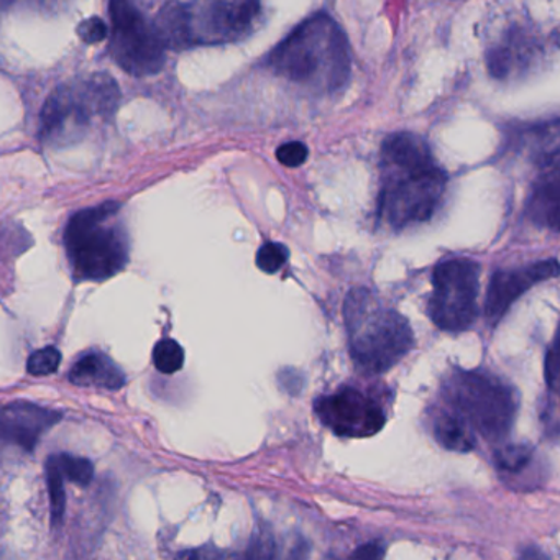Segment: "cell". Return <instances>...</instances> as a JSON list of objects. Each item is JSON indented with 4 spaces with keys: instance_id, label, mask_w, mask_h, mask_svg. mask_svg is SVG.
Listing matches in <instances>:
<instances>
[{
    "instance_id": "6da1fadb",
    "label": "cell",
    "mask_w": 560,
    "mask_h": 560,
    "mask_svg": "<svg viewBox=\"0 0 560 560\" xmlns=\"http://www.w3.org/2000/svg\"><path fill=\"white\" fill-rule=\"evenodd\" d=\"M343 319L350 355L362 372H388L415 346L408 319L383 306L369 290L350 291L343 304Z\"/></svg>"
},
{
    "instance_id": "7a4b0ae2",
    "label": "cell",
    "mask_w": 560,
    "mask_h": 560,
    "mask_svg": "<svg viewBox=\"0 0 560 560\" xmlns=\"http://www.w3.org/2000/svg\"><path fill=\"white\" fill-rule=\"evenodd\" d=\"M119 209L117 202H106L71 218L65 244L74 280H107L126 267L129 238L117 221Z\"/></svg>"
},
{
    "instance_id": "3957f363",
    "label": "cell",
    "mask_w": 560,
    "mask_h": 560,
    "mask_svg": "<svg viewBox=\"0 0 560 560\" xmlns=\"http://www.w3.org/2000/svg\"><path fill=\"white\" fill-rule=\"evenodd\" d=\"M271 67L291 81H311L326 70L327 84L339 88L349 78V47L327 15L310 19L271 55Z\"/></svg>"
},
{
    "instance_id": "277c9868",
    "label": "cell",
    "mask_w": 560,
    "mask_h": 560,
    "mask_svg": "<svg viewBox=\"0 0 560 560\" xmlns=\"http://www.w3.org/2000/svg\"><path fill=\"white\" fill-rule=\"evenodd\" d=\"M444 398L454 415L488 441L506 438L516 419V393L488 373L457 370L445 382Z\"/></svg>"
},
{
    "instance_id": "5b68a950",
    "label": "cell",
    "mask_w": 560,
    "mask_h": 560,
    "mask_svg": "<svg viewBox=\"0 0 560 560\" xmlns=\"http://www.w3.org/2000/svg\"><path fill=\"white\" fill-rule=\"evenodd\" d=\"M119 90L106 74L58 88L42 113V139L54 145L73 142L86 132L96 117L116 110Z\"/></svg>"
},
{
    "instance_id": "8992f818",
    "label": "cell",
    "mask_w": 560,
    "mask_h": 560,
    "mask_svg": "<svg viewBox=\"0 0 560 560\" xmlns=\"http://www.w3.org/2000/svg\"><path fill=\"white\" fill-rule=\"evenodd\" d=\"M480 265L468 258H452L435 267L428 313L445 332H462L478 316Z\"/></svg>"
},
{
    "instance_id": "52a82bcc",
    "label": "cell",
    "mask_w": 560,
    "mask_h": 560,
    "mask_svg": "<svg viewBox=\"0 0 560 560\" xmlns=\"http://www.w3.org/2000/svg\"><path fill=\"white\" fill-rule=\"evenodd\" d=\"M110 55L132 77H152L165 65V51L153 25L142 18L132 0H110Z\"/></svg>"
},
{
    "instance_id": "ba28073f",
    "label": "cell",
    "mask_w": 560,
    "mask_h": 560,
    "mask_svg": "<svg viewBox=\"0 0 560 560\" xmlns=\"http://www.w3.org/2000/svg\"><path fill=\"white\" fill-rule=\"evenodd\" d=\"M444 189L445 175L435 165L405 172L386 186L380 212L396 229L429 221L441 202Z\"/></svg>"
},
{
    "instance_id": "9c48e42d",
    "label": "cell",
    "mask_w": 560,
    "mask_h": 560,
    "mask_svg": "<svg viewBox=\"0 0 560 560\" xmlns=\"http://www.w3.org/2000/svg\"><path fill=\"white\" fill-rule=\"evenodd\" d=\"M186 9L192 44H222L252 27L260 4L258 0H198Z\"/></svg>"
},
{
    "instance_id": "30bf717a",
    "label": "cell",
    "mask_w": 560,
    "mask_h": 560,
    "mask_svg": "<svg viewBox=\"0 0 560 560\" xmlns=\"http://www.w3.org/2000/svg\"><path fill=\"white\" fill-rule=\"evenodd\" d=\"M314 411L320 422L340 438H370L382 431L386 421L375 399L353 388L323 396L314 405Z\"/></svg>"
},
{
    "instance_id": "8fae6325",
    "label": "cell",
    "mask_w": 560,
    "mask_h": 560,
    "mask_svg": "<svg viewBox=\"0 0 560 560\" xmlns=\"http://www.w3.org/2000/svg\"><path fill=\"white\" fill-rule=\"evenodd\" d=\"M557 275H559V261L556 258L527 265L517 270L497 271L488 287L485 316L491 324H497L516 303L517 298L523 296L534 284L556 278Z\"/></svg>"
},
{
    "instance_id": "7c38bea8",
    "label": "cell",
    "mask_w": 560,
    "mask_h": 560,
    "mask_svg": "<svg viewBox=\"0 0 560 560\" xmlns=\"http://www.w3.org/2000/svg\"><path fill=\"white\" fill-rule=\"evenodd\" d=\"M60 412L42 408L34 402H11L0 408V445L32 452L45 432L58 421Z\"/></svg>"
},
{
    "instance_id": "4fadbf2b",
    "label": "cell",
    "mask_w": 560,
    "mask_h": 560,
    "mask_svg": "<svg viewBox=\"0 0 560 560\" xmlns=\"http://www.w3.org/2000/svg\"><path fill=\"white\" fill-rule=\"evenodd\" d=\"M70 382L84 388L120 389L126 385L122 370L104 353L93 352L78 360L68 375Z\"/></svg>"
},
{
    "instance_id": "5bb4252c",
    "label": "cell",
    "mask_w": 560,
    "mask_h": 560,
    "mask_svg": "<svg viewBox=\"0 0 560 560\" xmlns=\"http://www.w3.org/2000/svg\"><path fill=\"white\" fill-rule=\"evenodd\" d=\"M383 160L399 173L415 172L434 165L431 150L421 137L412 133H395L383 143Z\"/></svg>"
},
{
    "instance_id": "9a60e30c",
    "label": "cell",
    "mask_w": 560,
    "mask_h": 560,
    "mask_svg": "<svg viewBox=\"0 0 560 560\" xmlns=\"http://www.w3.org/2000/svg\"><path fill=\"white\" fill-rule=\"evenodd\" d=\"M560 176L559 160L550 165V172L540 179L530 199L529 214L542 228L559 231Z\"/></svg>"
},
{
    "instance_id": "2e32d148",
    "label": "cell",
    "mask_w": 560,
    "mask_h": 560,
    "mask_svg": "<svg viewBox=\"0 0 560 560\" xmlns=\"http://www.w3.org/2000/svg\"><path fill=\"white\" fill-rule=\"evenodd\" d=\"M153 31L166 50H183L192 45L188 9L178 2H170L159 12Z\"/></svg>"
},
{
    "instance_id": "e0dca14e",
    "label": "cell",
    "mask_w": 560,
    "mask_h": 560,
    "mask_svg": "<svg viewBox=\"0 0 560 560\" xmlns=\"http://www.w3.org/2000/svg\"><path fill=\"white\" fill-rule=\"evenodd\" d=\"M434 438L438 439L442 447L451 452H465L474 451L475 432L458 418L454 412L442 411L438 418L434 419Z\"/></svg>"
},
{
    "instance_id": "ac0fdd59",
    "label": "cell",
    "mask_w": 560,
    "mask_h": 560,
    "mask_svg": "<svg viewBox=\"0 0 560 560\" xmlns=\"http://www.w3.org/2000/svg\"><path fill=\"white\" fill-rule=\"evenodd\" d=\"M494 464L498 471L508 477L516 478L526 475L536 464V452L533 447L524 444H508L494 452Z\"/></svg>"
},
{
    "instance_id": "d6986e66",
    "label": "cell",
    "mask_w": 560,
    "mask_h": 560,
    "mask_svg": "<svg viewBox=\"0 0 560 560\" xmlns=\"http://www.w3.org/2000/svg\"><path fill=\"white\" fill-rule=\"evenodd\" d=\"M48 493H50L51 523L60 524L65 516L67 497H65L63 475L55 464L54 457L47 462Z\"/></svg>"
},
{
    "instance_id": "ffe728a7",
    "label": "cell",
    "mask_w": 560,
    "mask_h": 560,
    "mask_svg": "<svg viewBox=\"0 0 560 560\" xmlns=\"http://www.w3.org/2000/svg\"><path fill=\"white\" fill-rule=\"evenodd\" d=\"M153 363L160 372L173 375L183 369L185 363V350L176 340L165 339L156 343L153 350Z\"/></svg>"
},
{
    "instance_id": "44dd1931",
    "label": "cell",
    "mask_w": 560,
    "mask_h": 560,
    "mask_svg": "<svg viewBox=\"0 0 560 560\" xmlns=\"http://www.w3.org/2000/svg\"><path fill=\"white\" fill-rule=\"evenodd\" d=\"M55 464L60 468L63 478H68L71 483L81 485L86 487L91 483L94 475V467L88 458L73 457L70 454H60L55 457Z\"/></svg>"
},
{
    "instance_id": "7402d4cb",
    "label": "cell",
    "mask_w": 560,
    "mask_h": 560,
    "mask_svg": "<svg viewBox=\"0 0 560 560\" xmlns=\"http://www.w3.org/2000/svg\"><path fill=\"white\" fill-rule=\"evenodd\" d=\"M61 363V353L57 347H45L32 353L27 360V372L34 376L54 375Z\"/></svg>"
},
{
    "instance_id": "603a6c76",
    "label": "cell",
    "mask_w": 560,
    "mask_h": 560,
    "mask_svg": "<svg viewBox=\"0 0 560 560\" xmlns=\"http://www.w3.org/2000/svg\"><path fill=\"white\" fill-rule=\"evenodd\" d=\"M290 252L284 247L283 244L278 242H268L264 247L258 250L257 254V267L260 268L264 273L273 275L283 268L287 264Z\"/></svg>"
},
{
    "instance_id": "cb8c5ba5",
    "label": "cell",
    "mask_w": 560,
    "mask_h": 560,
    "mask_svg": "<svg viewBox=\"0 0 560 560\" xmlns=\"http://www.w3.org/2000/svg\"><path fill=\"white\" fill-rule=\"evenodd\" d=\"M307 155H310V150L301 142H288L277 150L278 162L288 168H298V166L304 165Z\"/></svg>"
},
{
    "instance_id": "d4e9b609",
    "label": "cell",
    "mask_w": 560,
    "mask_h": 560,
    "mask_svg": "<svg viewBox=\"0 0 560 560\" xmlns=\"http://www.w3.org/2000/svg\"><path fill=\"white\" fill-rule=\"evenodd\" d=\"M107 34H109V31H107L106 22L100 18L88 19V21L78 25V35L84 44H101V42L106 40Z\"/></svg>"
},
{
    "instance_id": "484cf974",
    "label": "cell",
    "mask_w": 560,
    "mask_h": 560,
    "mask_svg": "<svg viewBox=\"0 0 560 560\" xmlns=\"http://www.w3.org/2000/svg\"><path fill=\"white\" fill-rule=\"evenodd\" d=\"M546 382L550 392L556 393L559 389V349H557V340H553L552 347L547 352Z\"/></svg>"
},
{
    "instance_id": "4316f807",
    "label": "cell",
    "mask_w": 560,
    "mask_h": 560,
    "mask_svg": "<svg viewBox=\"0 0 560 560\" xmlns=\"http://www.w3.org/2000/svg\"><path fill=\"white\" fill-rule=\"evenodd\" d=\"M488 67H490L491 74L497 78L506 77L508 70H510V54L506 50H494L491 51L490 58H488Z\"/></svg>"
},
{
    "instance_id": "83f0119b",
    "label": "cell",
    "mask_w": 560,
    "mask_h": 560,
    "mask_svg": "<svg viewBox=\"0 0 560 560\" xmlns=\"http://www.w3.org/2000/svg\"><path fill=\"white\" fill-rule=\"evenodd\" d=\"M385 553V549H383L380 544H366V546L360 547L355 552L352 553V557H362V559H378V557H383Z\"/></svg>"
},
{
    "instance_id": "f1b7e54d",
    "label": "cell",
    "mask_w": 560,
    "mask_h": 560,
    "mask_svg": "<svg viewBox=\"0 0 560 560\" xmlns=\"http://www.w3.org/2000/svg\"><path fill=\"white\" fill-rule=\"evenodd\" d=\"M9 5H11V0H0V22H2V18L8 12Z\"/></svg>"
},
{
    "instance_id": "f546056e",
    "label": "cell",
    "mask_w": 560,
    "mask_h": 560,
    "mask_svg": "<svg viewBox=\"0 0 560 560\" xmlns=\"http://www.w3.org/2000/svg\"><path fill=\"white\" fill-rule=\"evenodd\" d=\"M38 2H44V4H54L55 0H38Z\"/></svg>"
}]
</instances>
